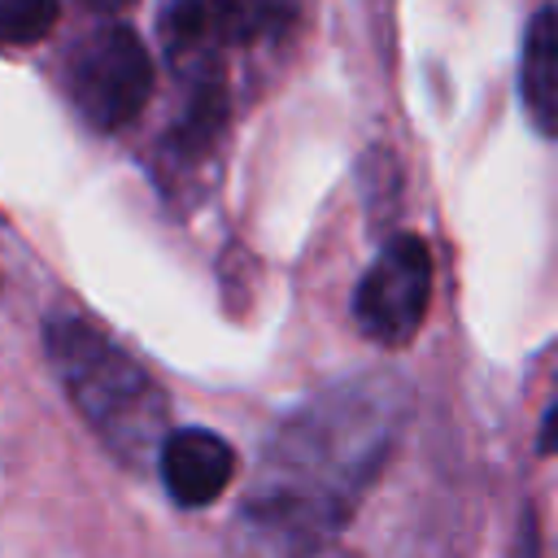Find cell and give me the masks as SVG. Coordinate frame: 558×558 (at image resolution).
<instances>
[{
  "instance_id": "1",
  "label": "cell",
  "mask_w": 558,
  "mask_h": 558,
  "mask_svg": "<svg viewBox=\"0 0 558 558\" xmlns=\"http://www.w3.org/2000/svg\"><path fill=\"white\" fill-rule=\"evenodd\" d=\"M397 379H357L323 392L266 440L235 536L248 549H318L344 532L401 432Z\"/></svg>"
},
{
  "instance_id": "2",
  "label": "cell",
  "mask_w": 558,
  "mask_h": 558,
  "mask_svg": "<svg viewBox=\"0 0 558 558\" xmlns=\"http://www.w3.org/2000/svg\"><path fill=\"white\" fill-rule=\"evenodd\" d=\"M44 349L65 397L113 458L140 466L157 453L161 436L170 432V401L131 353H122L78 314L48 318Z\"/></svg>"
},
{
  "instance_id": "3",
  "label": "cell",
  "mask_w": 558,
  "mask_h": 558,
  "mask_svg": "<svg viewBox=\"0 0 558 558\" xmlns=\"http://www.w3.org/2000/svg\"><path fill=\"white\" fill-rule=\"evenodd\" d=\"M296 22V0H166L157 31L166 57L179 70L222 65L231 48H253L288 35Z\"/></svg>"
},
{
  "instance_id": "4",
  "label": "cell",
  "mask_w": 558,
  "mask_h": 558,
  "mask_svg": "<svg viewBox=\"0 0 558 558\" xmlns=\"http://www.w3.org/2000/svg\"><path fill=\"white\" fill-rule=\"evenodd\" d=\"M148 92L153 61L131 26H100L70 57V96L96 131H122L135 122Z\"/></svg>"
},
{
  "instance_id": "5",
  "label": "cell",
  "mask_w": 558,
  "mask_h": 558,
  "mask_svg": "<svg viewBox=\"0 0 558 558\" xmlns=\"http://www.w3.org/2000/svg\"><path fill=\"white\" fill-rule=\"evenodd\" d=\"M432 305V248L418 235H392L353 292V323L366 340L401 349L418 336Z\"/></svg>"
},
{
  "instance_id": "6",
  "label": "cell",
  "mask_w": 558,
  "mask_h": 558,
  "mask_svg": "<svg viewBox=\"0 0 558 558\" xmlns=\"http://www.w3.org/2000/svg\"><path fill=\"white\" fill-rule=\"evenodd\" d=\"M157 471L174 506L201 510L218 501L235 475V449L205 427H179L166 432L157 445Z\"/></svg>"
},
{
  "instance_id": "7",
  "label": "cell",
  "mask_w": 558,
  "mask_h": 558,
  "mask_svg": "<svg viewBox=\"0 0 558 558\" xmlns=\"http://www.w3.org/2000/svg\"><path fill=\"white\" fill-rule=\"evenodd\" d=\"M187 74V92H183V109L166 131V157L174 170H192L201 161H209V153L218 148L222 131H227V78L222 65L209 70H183Z\"/></svg>"
},
{
  "instance_id": "8",
  "label": "cell",
  "mask_w": 558,
  "mask_h": 558,
  "mask_svg": "<svg viewBox=\"0 0 558 558\" xmlns=\"http://www.w3.org/2000/svg\"><path fill=\"white\" fill-rule=\"evenodd\" d=\"M519 96L541 135H554V109H558V31L554 9L541 4L523 31V57H519Z\"/></svg>"
},
{
  "instance_id": "9",
  "label": "cell",
  "mask_w": 558,
  "mask_h": 558,
  "mask_svg": "<svg viewBox=\"0 0 558 558\" xmlns=\"http://www.w3.org/2000/svg\"><path fill=\"white\" fill-rule=\"evenodd\" d=\"M57 22V0H0V48H26Z\"/></svg>"
},
{
  "instance_id": "10",
  "label": "cell",
  "mask_w": 558,
  "mask_h": 558,
  "mask_svg": "<svg viewBox=\"0 0 558 558\" xmlns=\"http://www.w3.org/2000/svg\"><path fill=\"white\" fill-rule=\"evenodd\" d=\"M541 453H554V405H545V418H541Z\"/></svg>"
},
{
  "instance_id": "11",
  "label": "cell",
  "mask_w": 558,
  "mask_h": 558,
  "mask_svg": "<svg viewBox=\"0 0 558 558\" xmlns=\"http://www.w3.org/2000/svg\"><path fill=\"white\" fill-rule=\"evenodd\" d=\"M87 9H122V4H131V0H83Z\"/></svg>"
}]
</instances>
